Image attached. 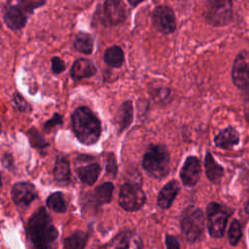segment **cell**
I'll list each match as a JSON object with an SVG mask.
<instances>
[{"label": "cell", "instance_id": "e575fe53", "mask_svg": "<svg viewBox=\"0 0 249 249\" xmlns=\"http://www.w3.org/2000/svg\"><path fill=\"white\" fill-rule=\"evenodd\" d=\"M165 244H166V249H180L179 242H178L177 238L173 235L166 234Z\"/></svg>", "mask_w": 249, "mask_h": 249}, {"label": "cell", "instance_id": "4dcf8cb0", "mask_svg": "<svg viewBox=\"0 0 249 249\" xmlns=\"http://www.w3.org/2000/svg\"><path fill=\"white\" fill-rule=\"evenodd\" d=\"M13 98H14V102H15L16 107H17L19 111H21V112H30V111L32 110L31 106H30V105L27 103V101L20 95L19 92L16 91V92L14 93Z\"/></svg>", "mask_w": 249, "mask_h": 249}, {"label": "cell", "instance_id": "4316f807", "mask_svg": "<svg viewBox=\"0 0 249 249\" xmlns=\"http://www.w3.org/2000/svg\"><path fill=\"white\" fill-rule=\"evenodd\" d=\"M241 226L240 223L237 220H233L230 226L229 229V232H228V238H229V242L231 243V245L234 246L236 245L241 237Z\"/></svg>", "mask_w": 249, "mask_h": 249}, {"label": "cell", "instance_id": "d4e9b609", "mask_svg": "<svg viewBox=\"0 0 249 249\" xmlns=\"http://www.w3.org/2000/svg\"><path fill=\"white\" fill-rule=\"evenodd\" d=\"M88 240V233L77 231L64 239V249H84Z\"/></svg>", "mask_w": 249, "mask_h": 249}, {"label": "cell", "instance_id": "52a82bcc", "mask_svg": "<svg viewBox=\"0 0 249 249\" xmlns=\"http://www.w3.org/2000/svg\"><path fill=\"white\" fill-rule=\"evenodd\" d=\"M232 16V4L231 1H209L207 2L205 18L214 26L226 25Z\"/></svg>", "mask_w": 249, "mask_h": 249}, {"label": "cell", "instance_id": "30bf717a", "mask_svg": "<svg viewBox=\"0 0 249 249\" xmlns=\"http://www.w3.org/2000/svg\"><path fill=\"white\" fill-rule=\"evenodd\" d=\"M231 78L233 84L240 89H248L249 86V53H238L233 61Z\"/></svg>", "mask_w": 249, "mask_h": 249}, {"label": "cell", "instance_id": "603a6c76", "mask_svg": "<svg viewBox=\"0 0 249 249\" xmlns=\"http://www.w3.org/2000/svg\"><path fill=\"white\" fill-rule=\"evenodd\" d=\"M114 191V185L111 182H104L96 189L93 193V198L97 205L107 204L112 200Z\"/></svg>", "mask_w": 249, "mask_h": 249}, {"label": "cell", "instance_id": "836d02e7", "mask_svg": "<svg viewBox=\"0 0 249 249\" xmlns=\"http://www.w3.org/2000/svg\"><path fill=\"white\" fill-rule=\"evenodd\" d=\"M46 2L45 1H27V0H23V1H19L18 4L25 10V12L27 13H31L34 9L44 5Z\"/></svg>", "mask_w": 249, "mask_h": 249}, {"label": "cell", "instance_id": "9a60e30c", "mask_svg": "<svg viewBox=\"0 0 249 249\" xmlns=\"http://www.w3.org/2000/svg\"><path fill=\"white\" fill-rule=\"evenodd\" d=\"M180 191V185L176 180L169 181L160 191L157 198L158 205L161 209H167L171 206Z\"/></svg>", "mask_w": 249, "mask_h": 249}, {"label": "cell", "instance_id": "1f68e13d", "mask_svg": "<svg viewBox=\"0 0 249 249\" xmlns=\"http://www.w3.org/2000/svg\"><path fill=\"white\" fill-rule=\"evenodd\" d=\"M63 124V118L59 114H54L52 119H50L48 122L44 124V129L46 131H51L52 129L55 128L56 126H59Z\"/></svg>", "mask_w": 249, "mask_h": 249}, {"label": "cell", "instance_id": "484cf974", "mask_svg": "<svg viewBox=\"0 0 249 249\" xmlns=\"http://www.w3.org/2000/svg\"><path fill=\"white\" fill-rule=\"evenodd\" d=\"M46 203L51 210L57 213H63L66 211V208H67V203L64 199L63 194H61L60 192L51 194L48 196Z\"/></svg>", "mask_w": 249, "mask_h": 249}, {"label": "cell", "instance_id": "7a4b0ae2", "mask_svg": "<svg viewBox=\"0 0 249 249\" xmlns=\"http://www.w3.org/2000/svg\"><path fill=\"white\" fill-rule=\"evenodd\" d=\"M71 122L74 134L81 143L92 145L98 140L101 133V124L88 107L77 108L71 116Z\"/></svg>", "mask_w": 249, "mask_h": 249}, {"label": "cell", "instance_id": "44dd1931", "mask_svg": "<svg viewBox=\"0 0 249 249\" xmlns=\"http://www.w3.org/2000/svg\"><path fill=\"white\" fill-rule=\"evenodd\" d=\"M204 167L207 178L210 182L217 184L224 175V168L213 159L211 153L207 152L204 160Z\"/></svg>", "mask_w": 249, "mask_h": 249}, {"label": "cell", "instance_id": "cb8c5ba5", "mask_svg": "<svg viewBox=\"0 0 249 249\" xmlns=\"http://www.w3.org/2000/svg\"><path fill=\"white\" fill-rule=\"evenodd\" d=\"M74 47L78 52L89 54L93 50V39L89 33L79 32L75 37Z\"/></svg>", "mask_w": 249, "mask_h": 249}, {"label": "cell", "instance_id": "7402d4cb", "mask_svg": "<svg viewBox=\"0 0 249 249\" xmlns=\"http://www.w3.org/2000/svg\"><path fill=\"white\" fill-rule=\"evenodd\" d=\"M103 58L105 63L113 68L121 67L124 61V52L119 46H112L108 48L104 53Z\"/></svg>", "mask_w": 249, "mask_h": 249}, {"label": "cell", "instance_id": "277c9868", "mask_svg": "<svg viewBox=\"0 0 249 249\" xmlns=\"http://www.w3.org/2000/svg\"><path fill=\"white\" fill-rule=\"evenodd\" d=\"M180 225L185 239L191 243L196 241L204 230V216L202 211L194 205L187 207L182 214Z\"/></svg>", "mask_w": 249, "mask_h": 249}, {"label": "cell", "instance_id": "8d00e7d4", "mask_svg": "<svg viewBox=\"0 0 249 249\" xmlns=\"http://www.w3.org/2000/svg\"><path fill=\"white\" fill-rule=\"evenodd\" d=\"M245 211H246V213L249 214V199L247 200V202L245 204Z\"/></svg>", "mask_w": 249, "mask_h": 249}, {"label": "cell", "instance_id": "d590c367", "mask_svg": "<svg viewBox=\"0 0 249 249\" xmlns=\"http://www.w3.org/2000/svg\"><path fill=\"white\" fill-rule=\"evenodd\" d=\"M2 163L8 169H11L13 167V159L10 154H4L2 158Z\"/></svg>", "mask_w": 249, "mask_h": 249}, {"label": "cell", "instance_id": "f35d334b", "mask_svg": "<svg viewBox=\"0 0 249 249\" xmlns=\"http://www.w3.org/2000/svg\"><path fill=\"white\" fill-rule=\"evenodd\" d=\"M248 89H249V86H248Z\"/></svg>", "mask_w": 249, "mask_h": 249}, {"label": "cell", "instance_id": "2e32d148", "mask_svg": "<svg viewBox=\"0 0 249 249\" xmlns=\"http://www.w3.org/2000/svg\"><path fill=\"white\" fill-rule=\"evenodd\" d=\"M96 73V67L94 64L87 58L77 59L71 67V77L74 81H80L85 78L93 76Z\"/></svg>", "mask_w": 249, "mask_h": 249}, {"label": "cell", "instance_id": "6da1fadb", "mask_svg": "<svg viewBox=\"0 0 249 249\" xmlns=\"http://www.w3.org/2000/svg\"><path fill=\"white\" fill-rule=\"evenodd\" d=\"M26 231L33 249H56L58 231L45 207L37 209L29 218Z\"/></svg>", "mask_w": 249, "mask_h": 249}, {"label": "cell", "instance_id": "d6a6232c", "mask_svg": "<svg viewBox=\"0 0 249 249\" xmlns=\"http://www.w3.org/2000/svg\"><path fill=\"white\" fill-rule=\"evenodd\" d=\"M65 68H66V65L60 57L53 56L52 58V70L54 74H59V73L63 72L65 70Z\"/></svg>", "mask_w": 249, "mask_h": 249}, {"label": "cell", "instance_id": "ac0fdd59", "mask_svg": "<svg viewBox=\"0 0 249 249\" xmlns=\"http://www.w3.org/2000/svg\"><path fill=\"white\" fill-rule=\"evenodd\" d=\"M215 145L222 149H231L234 145L239 142V134L238 132L229 126L223 130H221L214 138Z\"/></svg>", "mask_w": 249, "mask_h": 249}, {"label": "cell", "instance_id": "9c48e42d", "mask_svg": "<svg viewBox=\"0 0 249 249\" xmlns=\"http://www.w3.org/2000/svg\"><path fill=\"white\" fill-rule=\"evenodd\" d=\"M152 21L155 28L162 34L172 33L176 29L175 14L173 10L166 5H159L154 9Z\"/></svg>", "mask_w": 249, "mask_h": 249}, {"label": "cell", "instance_id": "f1b7e54d", "mask_svg": "<svg viewBox=\"0 0 249 249\" xmlns=\"http://www.w3.org/2000/svg\"><path fill=\"white\" fill-rule=\"evenodd\" d=\"M152 96L157 102H169L171 99V90L165 87H160L152 91Z\"/></svg>", "mask_w": 249, "mask_h": 249}, {"label": "cell", "instance_id": "f546056e", "mask_svg": "<svg viewBox=\"0 0 249 249\" xmlns=\"http://www.w3.org/2000/svg\"><path fill=\"white\" fill-rule=\"evenodd\" d=\"M118 172L117 160L113 153H109L106 157V174L111 178H115Z\"/></svg>", "mask_w": 249, "mask_h": 249}, {"label": "cell", "instance_id": "d6986e66", "mask_svg": "<svg viewBox=\"0 0 249 249\" xmlns=\"http://www.w3.org/2000/svg\"><path fill=\"white\" fill-rule=\"evenodd\" d=\"M133 120V107L132 102L130 100H126L122 103L120 106L117 117L116 123L119 126V132L121 133L123 130L127 128Z\"/></svg>", "mask_w": 249, "mask_h": 249}, {"label": "cell", "instance_id": "8992f818", "mask_svg": "<svg viewBox=\"0 0 249 249\" xmlns=\"http://www.w3.org/2000/svg\"><path fill=\"white\" fill-rule=\"evenodd\" d=\"M207 227L212 237H222L227 226L230 211L224 205L217 202H210L206 207Z\"/></svg>", "mask_w": 249, "mask_h": 249}, {"label": "cell", "instance_id": "ffe728a7", "mask_svg": "<svg viewBox=\"0 0 249 249\" xmlns=\"http://www.w3.org/2000/svg\"><path fill=\"white\" fill-rule=\"evenodd\" d=\"M100 165L98 163H89L88 165H83L80 166L76 169V173L79 177V179L81 180V182H83L84 184H87L89 186L93 185L100 173Z\"/></svg>", "mask_w": 249, "mask_h": 249}, {"label": "cell", "instance_id": "e0dca14e", "mask_svg": "<svg viewBox=\"0 0 249 249\" xmlns=\"http://www.w3.org/2000/svg\"><path fill=\"white\" fill-rule=\"evenodd\" d=\"M53 178L60 185H68L71 182V171L67 159L57 156L53 166Z\"/></svg>", "mask_w": 249, "mask_h": 249}, {"label": "cell", "instance_id": "83f0119b", "mask_svg": "<svg viewBox=\"0 0 249 249\" xmlns=\"http://www.w3.org/2000/svg\"><path fill=\"white\" fill-rule=\"evenodd\" d=\"M28 136H29V140H30V144L35 148V149H39V150H43L46 149V147L49 146V144L45 141L44 137L36 130V128L32 127L28 130L27 132Z\"/></svg>", "mask_w": 249, "mask_h": 249}, {"label": "cell", "instance_id": "7c38bea8", "mask_svg": "<svg viewBox=\"0 0 249 249\" xmlns=\"http://www.w3.org/2000/svg\"><path fill=\"white\" fill-rule=\"evenodd\" d=\"M200 176V162L197 158L190 156L186 159L181 171L180 178L182 183L187 187L195 186Z\"/></svg>", "mask_w": 249, "mask_h": 249}, {"label": "cell", "instance_id": "3957f363", "mask_svg": "<svg viewBox=\"0 0 249 249\" xmlns=\"http://www.w3.org/2000/svg\"><path fill=\"white\" fill-rule=\"evenodd\" d=\"M144 170L153 178L160 180L170 170V156L167 148L161 144H151L142 160Z\"/></svg>", "mask_w": 249, "mask_h": 249}, {"label": "cell", "instance_id": "74e56055", "mask_svg": "<svg viewBox=\"0 0 249 249\" xmlns=\"http://www.w3.org/2000/svg\"><path fill=\"white\" fill-rule=\"evenodd\" d=\"M128 3L130 4V5H132V6H135V5H137V4H139L140 2H131V1H128Z\"/></svg>", "mask_w": 249, "mask_h": 249}, {"label": "cell", "instance_id": "8fae6325", "mask_svg": "<svg viewBox=\"0 0 249 249\" xmlns=\"http://www.w3.org/2000/svg\"><path fill=\"white\" fill-rule=\"evenodd\" d=\"M13 201L18 207L28 206L35 198H37V191L31 183L18 182L13 185L11 190Z\"/></svg>", "mask_w": 249, "mask_h": 249}, {"label": "cell", "instance_id": "5b68a950", "mask_svg": "<svg viewBox=\"0 0 249 249\" xmlns=\"http://www.w3.org/2000/svg\"><path fill=\"white\" fill-rule=\"evenodd\" d=\"M146 201V196L138 183L128 181L122 185L119 193V204L126 211L139 210Z\"/></svg>", "mask_w": 249, "mask_h": 249}, {"label": "cell", "instance_id": "4fadbf2b", "mask_svg": "<svg viewBox=\"0 0 249 249\" xmlns=\"http://www.w3.org/2000/svg\"><path fill=\"white\" fill-rule=\"evenodd\" d=\"M113 246L114 249H142L143 242L136 231L124 230L115 236Z\"/></svg>", "mask_w": 249, "mask_h": 249}, {"label": "cell", "instance_id": "ba28073f", "mask_svg": "<svg viewBox=\"0 0 249 249\" xmlns=\"http://www.w3.org/2000/svg\"><path fill=\"white\" fill-rule=\"evenodd\" d=\"M98 18L104 25L120 24L126 18L125 7L122 1L107 0L102 4Z\"/></svg>", "mask_w": 249, "mask_h": 249}, {"label": "cell", "instance_id": "5bb4252c", "mask_svg": "<svg viewBox=\"0 0 249 249\" xmlns=\"http://www.w3.org/2000/svg\"><path fill=\"white\" fill-rule=\"evenodd\" d=\"M27 16L25 10L18 5L10 6L4 15V21L6 25L12 30H19L24 27Z\"/></svg>", "mask_w": 249, "mask_h": 249}]
</instances>
